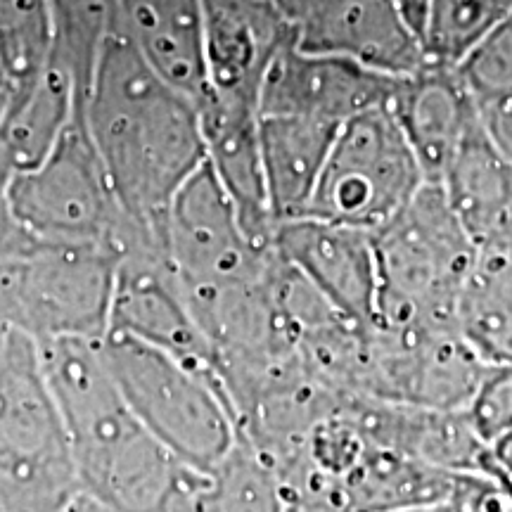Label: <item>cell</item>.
Listing matches in <instances>:
<instances>
[{
	"instance_id": "32",
	"label": "cell",
	"mask_w": 512,
	"mask_h": 512,
	"mask_svg": "<svg viewBox=\"0 0 512 512\" xmlns=\"http://www.w3.org/2000/svg\"><path fill=\"white\" fill-rule=\"evenodd\" d=\"M396 5H399L403 15H406V19L413 24V29L418 31V36H420L422 22H425V12H427V5H430V0H396Z\"/></svg>"
},
{
	"instance_id": "12",
	"label": "cell",
	"mask_w": 512,
	"mask_h": 512,
	"mask_svg": "<svg viewBox=\"0 0 512 512\" xmlns=\"http://www.w3.org/2000/svg\"><path fill=\"white\" fill-rule=\"evenodd\" d=\"M399 79L347 57L311 53L290 43L261 83L259 112L261 117L285 114L342 126L375 107H389Z\"/></svg>"
},
{
	"instance_id": "2",
	"label": "cell",
	"mask_w": 512,
	"mask_h": 512,
	"mask_svg": "<svg viewBox=\"0 0 512 512\" xmlns=\"http://www.w3.org/2000/svg\"><path fill=\"white\" fill-rule=\"evenodd\" d=\"M83 494L121 512H190L209 477L185 467L128 406L100 339L38 342Z\"/></svg>"
},
{
	"instance_id": "23",
	"label": "cell",
	"mask_w": 512,
	"mask_h": 512,
	"mask_svg": "<svg viewBox=\"0 0 512 512\" xmlns=\"http://www.w3.org/2000/svg\"><path fill=\"white\" fill-rule=\"evenodd\" d=\"M456 325L489 366H512V228L477 245Z\"/></svg>"
},
{
	"instance_id": "3",
	"label": "cell",
	"mask_w": 512,
	"mask_h": 512,
	"mask_svg": "<svg viewBox=\"0 0 512 512\" xmlns=\"http://www.w3.org/2000/svg\"><path fill=\"white\" fill-rule=\"evenodd\" d=\"M100 347L128 406L185 467L209 477L233 456L240 420L219 377L126 332Z\"/></svg>"
},
{
	"instance_id": "15",
	"label": "cell",
	"mask_w": 512,
	"mask_h": 512,
	"mask_svg": "<svg viewBox=\"0 0 512 512\" xmlns=\"http://www.w3.org/2000/svg\"><path fill=\"white\" fill-rule=\"evenodd\" d=\"M290 43V19L271 0H202L204 91L259 105L261 83Z\"/></svg>"
},
{
	"instance_id": "37",
	"label": "cell",
	"mask_w": 512,
	"mask_h": 512,
	"mask_svg": "<svg viewBox=\"0 0 512 512\" xmlns=\"http://www.w3.org/2000/svg\"><path fill=\"white\" fill-rule=\"evenodd\" d=\"M0 93H5V81H3V72H0Z\"/></svg>"
},
{
	"instance_id": "25",
	"label": "cell",
	"mask_w": 512,
	"mask_h": 512,
	"mask_svg": "<svg viewBox=\"0 0 512 512\" xmlns=\"http://www.w3.org/2000/svg\"><path fill=\"white\" fill-rule=\"evenodd\" d=\"M512 12V0H430L422 22L427 64L456 69Z\"/></svg>"
},
{
	"instance_id": "20",
	"label": "cell",
	"mask_w": 512,
	"mask_h": 512,
	"mask_svg": "<svg viewBox=\"0 0 512 512\" xmlns=\"http://www.w3.org/2000/svg\"><path fill=\"white\" fill-rule=\"evenodd\" d=\"M339 126L309 117H261L264 178L275 223L309 211Z\"/></svg>"
},
{
	"instance_id": "16",
	"label": "cell",
	"mask_w": 512,
	"mask_h": 512,
	"mask_svg": "<svg viewBox=\"0 0 512 512\" xmlns=\"http://www.w3.org/2000/svg\"><path fill=\"white\" fill-rule=\"evenodd\" d=\"M207 164L240 211L256 245L271 247L273 219L261 155V112L254 100L204 91L197 98Z\"/></svg>"
},
{
	"instance_id": "33",
	"label": "cell",
	"mask_w": 512,
	"mask_h": 512,
	"mask_svg": "<svg viewBox=\"0 0 512 512\" xmlns=\"http://www.w3.org/2000/svg\"><path fill=\"white\" fill-rule=\"evenodd\" d=\"M62 512H121V510H117V508H110V505H105V503H100V501H95L93 496H88V494H81L74 498L72 503L67 505V508H64ZM195 512V510H192Z\"/></svg>"
},
{
	"instance_id": "34",
	"label": "cell",
	"mask_w": 512,
	"mask_h": 512,
	"mask_svg": "<svg viewBox=\"0 0 512 512\" xmlns=\"http://www.w3.org/2000/svg\"><path fill=\"white\" fill-rule=\"evenodd\" d=\"M271 3L278 5L280 12H283V15L287 17V15H290V10L294 8V3H297V0H271Z\"/></svg>"
},
{
	"instance_id": "6",
	"label": "cell",
	"mask_w": 512,
	"mask_h": 512,
	"mask_svg": "<svg viewBox=\"0 0 512 512\" xmlns=\"http://www.w3.org/2000/svg\"><path fill=\"white\" fill-rule=\"evenodd\" d=\"M12 202L36 240L102 247L117 256L166 249L164 235L140 228L121 207L81 112L41 164L15 174Z\"/></svg>"
},
{
	"instance_id": "29",
	"label": "cell",
	"mask_w": 512,
	"mask_h": 512,
	"mask_svg": "<svg viewBox=\"0 0 512 512\" xmlns=\"http://www.w3.org/2000/svg\"><path fill=\"white\" fill-rule=\"evenodd\" d=\"M446 512H512V484L491 470L456 475Z\"/></svg>"
},
{
	"instance_id": "14",
	"label": "cell",
	"mask_w": 512,
	"mask_h": 512,
	"mask_svg": "<svg viewBox=\"0 0 512 512\" xmlns=\"http://www.w3.org/2000/svg\"><path fill=\"white\" fill-rule=\"evenodd\" d=\"M275 247L328 302L356 323H375L380 273L375 235L313 216L283 221Z\"/></svg>"
},
{
	"instance_id": "19",
	"label": "cell",
	"mask_w": 512,
	"mask_h": 512,
	"mask_svg": "<svg viewBox=\"0 0 512 512\" xmlns=\"http://www.w3.org/2000/svg\"><path fill=\"white\" fill-rule=\"evenodd\" d=\"M81 98L79 81L60 55L31 86L3 93L0 159L15 174L41 164L79 117Z\"/></svg>"
},
{
	"instance_id": "11",
	"label": "cell",
	"mask_w": 512,
	"mask_h": 512,
	"mask_svg": "<svg viewBox=\"0 0 512 512\" xmlns=\"http://www.w3.org/2000/svg\"><path fill=\"white\" fill-rule=\"evenodd\" d=\"M287 19L294 43L311 53L347 57L389 76L427 67L418 31L396 0H297Z\"/></svg>"
},
{
	"instance_id": "30",
	"label": "cell",
	"mask_w": 512,
	"mask_h": 512,
	"mask_svg": "<svg viewBox=\"0 0 512 512\" xmlns=\"http://www.w3.org/2000/svg\"><path fill=\"white\" fill-rule=\"evenodd\" d=\"M12 181H15V171L0 159V256L24 254L41 242L19 221L15 202H12Z\"/></svg>"
},
{
	"instance_id": "10",
	"label": "cell",
	"mask_w": 512,
	"mask_h": 512,
	"mask_svg": "<svg viewBox=\"0 0 512 512\" xmlns=\"http://www.w3.org/2000/svg\"><path fill=\"white\" fill-rule=\"evenodd\" d=\"M368 399L427 411H465L491 366L448 328H370Z\"/></svg>"
},
{
	"instance_id": "24",
	"label": "cell",
	"mask_w": 512,
	"mask_h": 512,
	"mask_svg": "<svg viewBox=\"0 0 512 512\" xmlns=\"http://www.w3.org/2000/svg\"><path fill=\"white\" fill-rule=\"evenodd\" d=\"M57 55L53 0H0V72L5 93L41 79Z\"/></svg>"
},
{
	"instance_id": "21",
	"label": "cell",
	"mask_w": 512,
	"mask_h": 512,
	"mask_svg": "<svg viewBox=\"0 0 512 512\" xmlns=\"http://www.w3.org/2000/svg\"><path fill=\"white\" fill-rule=\"evenodd\" d=\"M477 245L512 228V162L491 140L482 114L439 181Z\"/></svg>"
},
{
	"instance_id": "7",
	"label": "cell",
	"mask_w": 512,
	"mask_h": 512,
	"mask_svg": "<svg viewBox=\"0 0 512 512\" xmlns=\"http://www.w3.org/2000/svg\"><path fill=\"white\" fill-rule=\"evenodd\" d=\"M117 261L110 249L43 240L24 254L0 256V320L36 342L102 339Z\"/></svg>"
},
{
	"instance_id": "35",
	"label": "cell",
	"mask_w": 512,
	"mask_h": 512,
	"mask_svg": "<svg viewBox=\"0 0 512 512\" xmlns=\"http://www.w3.org/2000/svg\"><path fill=\"white\" fill-rule=\"evenodd\" d=\"M403 512H446V503H444V505H434V508H420V510H403Z\"/></svg>"
},
{
	"instance_id": "36",
	"label": "cell",
	"mask_w": 512,
	"mask_h": 512,
	"mask_svg": "<svg viewBox=\"0 0 512 512\" xmlns=\"http://www.w3.org/2000/svg\"><path fill=\"white\" fill-rule=\"evenodd\" d=\"M10 330H12V328H8V325H5L3 320H0V349H3V342H5V337H8Z\"/></svg>"
},
{
	"instance_id": "22",
	"label": "cell",
	"mask_w": 512,
	"mask_h": 512,
	"mask_svg": "<svg viewBox=\"0 0 512 512\" xmlns=\"http://www.w3.org/2000/svg\"><path fill=\"white\" fill-rule=\"evenodd\" d=\"M456 475L422 463V460L373 446L337 482V512H403L444 505L453 491Z\"/></svg>"
},
{
	"instance_id": "31",
	"label": "cell",
	"mask_w": 512,
	"mask_h": 512,
	"mask_svg": "<svg viewBox=\"0 0 512 512\" xmlns=\"http://www.w3.org/2000/svg\"><path fill=\"white\" fill-rule=\"evenodd\" d=\"M489 470L512 484V430L489 444Z\"/></svg>"
},
{
	"instance_id": "1",
	"label": "cell",
	"mask_w": 512,
	"mask_h": 512,
	"mask_svg": "<svg viewBox=\"0 0 512 512\" xmlns=\"http://www.w3.org/2000/svg\"><path fill=\"white\" fill-rule=\"evenodd\" d=\"M81 119L126 214L164 235L174 197L207 164L197 98L112 31L83 95Z\"/></svg>"
},
{
	"instance_id": "28",
	"label": "cell",
	"mask_w": 512,
	"mask_h": 512,
	"mask_svg": "<svg viewBox=\"0 0 512 512\" xmlns=\"http://www.w3.org/2000/svg\"><path fill=\"white\" fill-rule=\"evenodd\" d=\"M467 418L486 444L512 430V366H491L479 382Z\"/></svg>"
},
{
	"instance_id": "8",
	"label": "cell",
	"mask_w": 512,
	"mask_h": 512,
	"mask_svg": "<svg viewBox=\"0 0 512 512\" xmlns=\"http://www.w3.org/2000/svg\"><path fill=\"white\" fill-rule=\"evenodd\" d=\"M425 183V171L399 119L389 107H375L339 126L304 216L375 235Z\"/></svg>"
},
{
	"instance_id": "13",
	"label": "cell",
	"mask_w": 512,
	"mask_h": 512,
	"mask_svg": "<svg viewBox=\"0 0 512 512\" xmlns=\"http://www.w3.org/2000/svg\"><path fill=\"white\" fill-rule=\"evenodd\" d=\"M110 330L143 339L219 377L214 349L192 316L166 249L119 256Z\"/></svg>"
},
{
	"instance_id": "4",
	"label": "cell",
	"mask_w": 512,
	"mask_h": 512,
	"mask_svg": "<svg viewBox=\"0 0 512 512\" xmlns=\"http://www.w3.org/2000/svg\"><path fill=\"white\" fill-rule=\"evenodd\" d=\"M377 292L370 328L456 325L460 292L477 259V242L439 183L427 181L411 204L375 233Z\"/></svg>"
},
{
	"instance_id": "38",
	"label": "cell",
	"mask_w": 512,
	"mask_h": 512,
	"mask_svg": "<svg viewBox=\"0 0 512 512\" xmlns=\"http://www.w3.org/2000/svg\"><path fill=\"white\" fill-rule=\"evenodd\" d=\"M0 110H3V93H0Z\"/></svg>"
},
{
	"instance_id": "26",
	"label": "cell",
	"mask_w": 512,
	"mask_h": 512,
	"mask_svg": "<svg viewBox=\"0 0 512 512\" xmlns=\"http://www.w3.org/2000/svg\"><path fill=\"white\" fill-rule=\"evenodd\" d=\"M53 12L57 55L74 72L81 95H86L100 50L114 31V5L112 0H53Z\"/></svg>"
},
{
	"instance_id": "5",
	"label": "cell",
	"mask_w": 512,
	"mask_h": 512,
	"mask_svg": "<svg viewBox=\"0 0 512 512\" xmlns=\"http://www.w3.org/2000/svg\"><path fill=\"white\" fill-rule=\"evenodd\" d=\"M79 494L41 347L10 330L0 349V512H62Z\"/></svg>"
},
{
	"instance_id": "9",
	"label": "cell",
	"mask_w": 512,
	"mask_h": 512,
	"mask_svg": "<svg viewBox=\"0 0 512 512\" xmlns=\"http://www.w3.org/2000/svg\"><path fill=\"white\" fill-rule=\"evenodd\" d=\"M164 245L183 294H202L261 275L275 254L249 238L240 211L209 164L174 197L164 219Z\"/></svg>"
},
{
	"instance_id": "17",
	"label": "cell",
	"mask_w": 512,
	"mask_h": 512,
	"mask_svg": "<svg viewBox=\"0 0 512 512\" xmlns=\"http://www.w3.org/2000/svg\"><path fill=\"white\" fill-rule=\"evenodd\" d=\"M389 110L411 140L430 183L441 181L448 162L479 119L475 95L458 69L434 64L418 74L401 76Z\"/></svg>"
},
{
	"instance_id": "27",
	"label": "cell",
	"mask_w": 512,
	"mask_h": 512,
	"mask_svg": "<svg viewBox=\"0 0 512 512\" xmlns=\"http://www.w3.org/2000/svg\"><path fill=\"white\" fill-rule=\"evenodd\" d=\"M456 69L475 100L512 93V12Z\"/></svg>"
},
{
	"instance_id": "18",
	"label": "cell",
	"mask_w": 512,
	"mask_h": 512,
	"mask_svg": "<svg viewBox=\"0 0 512 512\" xmlns=\"http://www.w3.org/2000/svg\"><path fill=\"white\" fill-rule=\"evenodd\" d=\"M114 31L155 72L200 98L207 88L202 57V0H112Z\"/></svg>"
}]
</instances>
